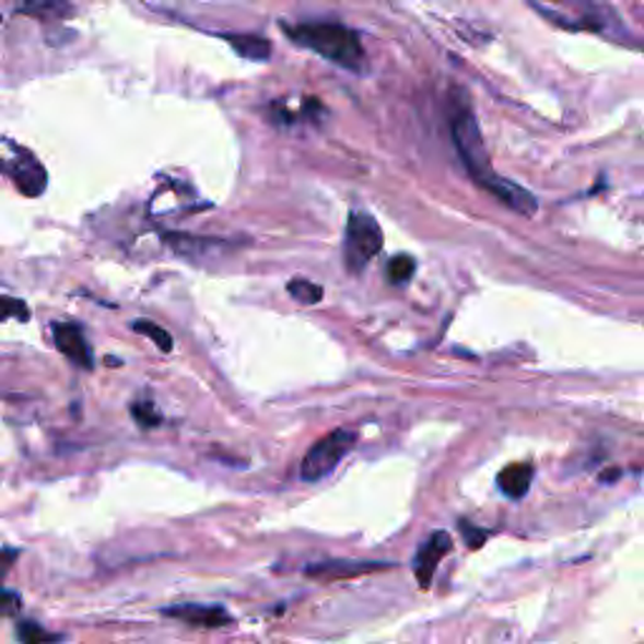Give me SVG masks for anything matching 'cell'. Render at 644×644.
Here are the masks:
<instances>
[{"instance_id": "cell-1", "label": "cell", "mask_w": 644, "mask_h": 644, "mask_svg": "<svg viewBox=\"0 0 644 644\" xmlns=\"http://www.w3.org/2000/svg\"><path fill=\"white\" fill-rule=\"evenodd\" d=\"M282 31L288 33L297 46L309 48V51L328 58V61L342 66V69H363L361 38H358L355 31H350L348 26H340V23H300V26H290V23H284Z\"/></svg>"}, {"instance_id": "cell-2", "label": "cell", "mask_w": 644, "mask_h": 644, "mask_svg": "<svg viewBox=\"0 0 644 644\" xmlns=\"http://www.w3.org/2000/svg\"><path fill=\"white\" fill-rule=\"evenodd\" d=\"M454 144L458 149V156L466 166V172L471 174V179L479 184L481 189H487L493 182L499 179V174L493 172L491 159L487 152V144H483L479 121L471 112H458L454 119Z\"/></svg>"}, {"instance_id": "cell-3", "label": "cell", "mask_w": 644, "mask_h": 644, "mask_svg": "<svg viewBox=\"0 0 644 644\" xmlns=\"http://www.w3.org/2000/svg\"><path fill=\"white\" fill-rule=\"evenodd\" d=\"M355 443H358L355 431L338 429V431L328 433V436L317 441L315 446L307 450L303 464H300V476H303L307 483L325 479V476H330L332 471H336L342 458H346L350 450L355 448Z\"/></svg>"}, {"instance_id": "cell-4", "label": "cell", "mask_w": 644, "mask_h": 644, "mask_svg": "<svg viewBox=\"0 0 644 644\" xmlns=\"http://www.w3.org/2000/svg\"><path fill=\"white\" fill-rule=\"evenodd\" d=\"M383 249V232L375 216L367 212H353L348 220V245L346 262L353 272L363 270L371 259Z\"/></svg>"}, {"instance_id": "cell-5", "label": "cell", "mask_w": 644, "mask_h": 644, "mask_svg": "<svg viewBox=\"0 0 644 644\" xmlns=\"http://www.w3.org/2000/svg\"><path fill=\"white\" fill-rule=\"evenodd\" d=\"M450 547H454V541H450L446 531L431 534V537L421 543V549H418V554L413 559V572H415L418 587L421 589L431 587L433 574H436V566H438L441 559L448 554Z\"/></svg>"}, {"instance_id": "cell-6", "label": "cell", "mask_w": 644, "mask_h": 644, "mask_svg": "<svg viewBox=\"0 0 644 644\" xmlns=\"http://www.w3.org/2000/svg\"><path fill=\"white\" fill-rule=\"evenodd\" d=\"M54 342L56 348L61 350L63 358H69L73 365L83 367V371H91L94 367V353H91L86 338L83 332L71 323H56L54 325Z\"/></svg>"}, {"instance_id": "cell-7", "label": "cell", "mask_w": 644, "mask_h": 644, "mask_svg": "<svg viewBox=\"0 0 644 644\" xmlns=\"http://www.w3.org/2000/svg\"><path fill=\"white\" fill-rule=\"evenodd\" d=\"M388 562H353V559H338V562H317L305 569L307 576L325 582H338V579H353V576L373 574L380 569H390Z\"/></svg>"}, {"instance_id": "cell-8", "label": "cell", "mask_w": 644, "mask_h": 644, "mask_svg": "<svg viewBox=\"0 0 644 644\" xmlns=\"http://www.w3.org/2000/svg\"><path fill=\"white\" fill-rule=\"evenodd\" d=\"M166 617L182 619L191 627H207V630H216V627H227L234 619L224 607L216 605H174L164 609Z\"/></svg>"}, {"instance_id": "cell-9", "label": "cell", "mask_w": 644, "mask_h": 644, "mask_svg": "<svg viewBox=\"0 0 644 644\" xmlns=\"http://www.w3.org/2000/svg\"><path fill=\"white\" fill-rule=\"evenodd\" d=\"M11 177L15 182V187H19L26 197L44 195V189L48 184L46 169L31 154H23L21 162L11 166Z\"/></svg>"}, {"instance_id": "cell-10", "label": "cell", "mask_w": 644, "mask_h": 644, "mask_svg": "<svg viewBox=\"0 0 644 644\" xmlns=\"http://www.w3.org/2000/svg\"><path fill=\"white\" fill-rule=\"evenodd\" d=\"M499 489L506 493L508 499H522L529 493V487L534 481V466L531 464H512L499 473Z\"/></svg>"}, {"instance_id": "cell-11", "label": "cell", "mask_w": 644, "mask_h": 644, "mask_svg": "<svg viewBox=\"0 0 644 644\" xmlns=\"http://www.w3.org/2000/svg\"><path fill=\"white\" fill-rule=\"evenodd\" d=\"M69 0H21V13L33 15L40 21H56L69 15Z\"/></svg>"}, {"instance_id": "cell-12", "label": "cell", "mask_w": 644, "mask_h": 644, "mask_svg": "<svg viewBox=\"0 0 644 644\" xmlns=\"http://www.w3.org/2000/svg\"><path fill=\"white\" fill-rule=\"evenodd\" d=\"M227 40L232 44L234 51L249 58V61H267V58H270V40L267 38L242 33V36H227Z\"/></svg>"}, {"instance_id": "cell-13", "label": "cell", "mask_w": 644, "mask_h": 644, "mask_svg": "<svg viewBox=\"0 0 644 644\" xmlns=\"http://www.w3.org/2000/svg\"><path fill=\"white\" fill-rule=\"evenodd\" d=\"M15 554H19V551H11V549L0 551V576H3V572L8 569V562H13ZM19 609H21L19 594L0 587V617H11V614L19 612Z\"/></svg>"}, {"instance_id": "cell-14", "label": "cell", "mask_w": 644, "mask_h": 644, "mask_svg": "<svg viewBox=\"0 0 644 644\" xmlns=\"http://www.w3.org/2000/svg\"><path fill=\"white\" fill-rule=\"evenodd\" d=\"M133 330L141 332V336L152 338V340L156 342V348L162 350V353H172L174 340H172L169 332H166V330L162 328V325H156V323H152V320H137V323H133Z\"/></svg>"}, {"instance_id": "cell-15", "label": "cell", "mask_w": 644, "mask_h": 644, "mask_svg": "<svg viewBox=\"0 0 644 644\" xmlns=\"http://www.w3.org/2000/svg\"><path fill=\"white\" fill-rule=\"evenodd\" d=\"M288 290H290V295L295 297L297 303H303V305H315V303H320V300H323L320 284H313L307 280H292Z\"/></svg>"}, {"instance_id": "cell-16", "label": "cell", "mask_w": 644, "mask_h": 644, "mask_svg": "<svg viewBox=\"0 0 644 644\" xmlns=\"http://www.w3.org/2000/svg\"><path fill=\"white\" fill-rule=\"evenodd\" d=\"M19 640L23 644H54L61 637H58V634L46 632L44 627L36 624V622H21L19 624Z\"/></svg>"}, {"instance_id": "cell-17", "label": "cell", "mask_w": 644, "mask_h": 644, "mask_svg": "<svg viewBox=\"0 0 644 644\" xmlns=\"http://www.w3.org/2000/svg\"><path fill=\"white\" fill-rule=\"evenodd\" d=\"M413 272H415V259L408 257V255H398L388 262V278H390V282H396V284H403V282L411 280Z\"/></svg>"}, {"instance_id": "cell-18", "label": "cell", "mask_w": 644, "mask_h": 644, "mask_svg": "<svg viewBox=\"0 0 644 644\" xmlns=\"http://www.w3.org/2000/svg\"><path fill=\"white\" fill-rule=\"evenodd\" d=\"M11 317H15V320H21V323H26L31 317L28 305L23 303V300L0 295V323L11 320Z\"/></svg>"}, {"instance_id": "cell-19", "label": "cell", "mask_w": 644, "mask_h": 644, "mask_svg": "<svg viewBox=\"0 0 644 644\" xmlns=\"http://www.w3.org/2000/svg\"><path fill=\"white\" fill-rule=\"evenodd\" d=\"M131 413H133V418H137V423L141 425V429H154V425L162 423V418H159L152 403H133Z\"/></svg>"}, {"instance_id": "cell-20", "label": "cell", "mask_w": 644, "mask_h": 644, "mask_svg": "<svg viewBox=\"0 0 644 644\" xmlns=\"http://www.w3.org/2000/svg\"><path fill=\"white\" fill-rule=\"evenodd\" d=\"M461 531L466 534V537H468V543H471V547H473V549H476V547H481V541L489 537V534H487V531H476V529H473V526H471V524H468V522H461Z\"/></svg>"}]
</instances>
